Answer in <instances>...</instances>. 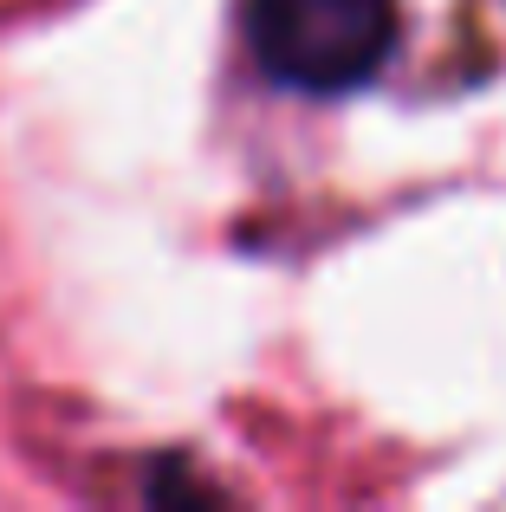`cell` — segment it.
<instances>
[{
    "mask_svg": "<svg viewBox=\"0 0 506 512\" xmlns=\"http://www.w3.org/2000/svg\"><path fill=\"white\" fill-rule=\"evenodd\" d=\"M241 33L273 85L338 98L396 52V0H241Z\"/></svg>",
    "mask_w": 506,
    "mask_h": 512,
    "instance_id": "6da1fadb",
    "label": "cell"
}]
</instances>
